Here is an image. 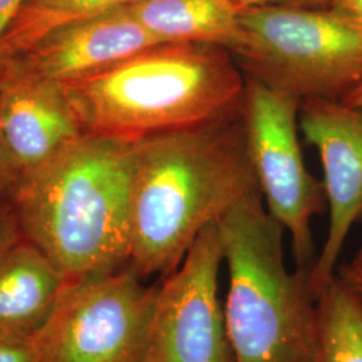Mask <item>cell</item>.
Instances as JSON below:
<instances>
[{
	"instance_id": "obj_1",
	"label": "cell",
	"mask_w": 362,
	"mask_h": 362,
	"mask_svg": "<svg viewBox=\"0 0 362 362\" xmlns=\"http://www.w3.org/2000/svg\"><path fill=\"white\" fill-rule=\"evenodd\" d=\"M254 191L242 115L133 141L130 156V266L167 276L197 236Z\"/></svg>"
},
{
	"instance_id": "obj_2",
	"label": "cell",
	"mask_w": 362,
	"mask_h": 362,
	"mask_svg": "<svg viewBox=\"0 0 362 362\" xmlns=\"http://www.w3.org/2000/svg\"><path fill=\"white\" fill-rule=\"evenodd\" d=\"M132 145L85 133L8 194L25 239L66 279L129 264Z\"/></svg>"
},
{
	"instance_id": "obj_3",
	"label": "cell",
	"mask_w": 362,
	"mask_h": 362,
	"mask_svg": "<svg viewBox=\"0 0 362 362\" xmlns=\"http://www.w3.org/2000/svg\"><path fill=\"white\" fill-rule=\"evenodd\" d=\"M86 133L136 141L240 113L246 74L207 43H156L62 86Z\"/></svg>"
},
{
	"instance_id": "obj_4",
	"label": "cell",
	"mask_w": 362,
	"mask_h": 362,
	"mask_svg": "<svg viewBox=\"0 0 362 362\" xmlns=\"http://www.w3.org/2000/svg\"><path fill=\"white\" fill-rule=\"evenodd\" d=\"M228 269L224 305L235 362H315L317 297L309 272H288L285 228L260 191L240 199L218 221Z\"/></svg>"
},
{
	"instance_id": "obj_5",
	"label": "cell",
	"mask_w": 362,
	"mask_h": 362,
	"mask_svg": "<svg viewBox=\"0 0 362 362\" xmlns=\"http://www.w3.org/2000/svg\"><path fill=\"white\" fill-rule=\"evenodd\" d=\"M245 74L305 100H344L362 85V23L332 7L240 8Z\"/></svg>"
},
{
	"instance_id": "obj_6",
	"label": "cell",
	"mask_w": 362,
	"mask_h": 362,
	"mask_svg": "<svg viewBox=\"0 0 362 362\" xmlns=\"http://www.w3.org/2000/svg\"><path fill=\"white\" fill-rule=\"evenodd\" d=\"M157 288L130 263L67 279L33 339L39 362H144Z\"/></svg>"
},
{
	"instance_id": "obj_7",
	"label": "cell",
	"mask_w": 362,
	"mask_h": 362,
	"mask_svg": "<svg viewBox=\"0 0 362 362\" xmlns=\"http://www.w3.org/2000/svg\"><path fill=\"white\" fill-rule=\"evenodd\" d=\"M300 103L246 74L240 115L259 191L270 215L291 238L297 270L310 272V223L322 208L325 188L303 161L298 140Z\"/></svg>"
},
{
	"instance_id": "obj_8",
	"label": "cell",
	"mask_w": 362,
	"mask_h": 362,
	"mask_svg": "<svg viewBox=\"0 0 362 362\" xmlns=\"http://www.w3.org/2000/svg\"><path fill=\"white\" fill-rule=\"evenodd\" d=\"M223 262L214 223L158 285L144 362H235L219 299Z\"/></svg>"
},
{
	"instance_id": "obj_9",
	"label": "cell",
	"mask_w": 362,
	"mask_h": 362,
	"mask_svg": "<svg viewBox=\"0 0 362 362\" xmlns=\"http://www.w3.org/2000/svg\"><path fill=\"white\" fill-rule=\"evenodd\" d=\"M299 128L318 151L330 211L324 248L309 272L317 297L336 276L342 247L362 215V107L341 100H305L299 107Z\"/></svg>"
},
{
	"instance_id": "obj_10",
	"label": "cell",
	"mask_w": 362,
	"mask_h": 362,
	"mask_svg": "<svg viewBox=\"0 0 362 362\" xmlns=\"http://www.w3.org/2000/svg\"><path fill=\"white\" fill-rule=\"evenodd\" d=\"M0 129L21 177L42 168L86 133L61 85L7 57L0 76Z\"/></svg>"
},
{
	"instance_id": "obj_11",
	"label": "cell",
	"mask_w": 362,
	"mask_h": 362,
	"mask_svg": "<svg viewBox=\"0 0 362 362\" xmlns=\"http://www.w3.org/2000/svg\"><path fill=\"white\" fill-rule=\"evenodd\" d=\"M156 43L127 7H119L58 27L8 57L27 71L65 86L100 74Z\"/></svg>"
},
{
	"instance_id": "obj_12",
	"label": "cell",
	"mask_w": 362,
	"mask_h": 362,
	"mask_svg": "<svg viewBox=\"0 0 362 362\" xmlns=\"http://www.w3.org/2000/svg\"><path fill=\"white\" fill-rule=\"evenodd\" d=\"M66 276L23 239L0 264V339L31 341L49 321Z\"/></svg>"
},
{
	"instance_id": "obj_13",
	"label": "cell",
	"mask_w": 362,
	"mask_h": 362,
	"mask_svg": "<svg viewBox=\"0 0 362 362\" xmlns=\"http://www.w3.org/2000/svg\"><path fill=\"white\" fill-rule=\"evenodd\" d=\"M125 7L157 43H207L236 57L246 42L233 0H136Z\"/></svg>"
},
{
	"instance_id": "obj_14",
	"label": "cell",
	"mask_w": 362,
	"mask_h": 362,
	"mask_svg": "<svg viewBox=\"0 0 362 362\" xmlns=\"http://www.w3.org/2000/svg\"><path fill=\"white\" fill-rule=\"evenodd\" d=\"M315 362H362V298L338 275L317 296Z\"/></svg>"
},
{
	"instance_id": "obj_15",
	"label": "cell",
	"mask_w": 362,
	"mask_h": 362,
	"mask_svg": "<svg viewBox=\"0 0 362 362\" xmlns=\"http://www.w3.org/2000/svg\"><path fill=\"white\" fill-rule=\"evenodd\" d=\"M136 0H25L0 39L7 55L23 52L58 27L129 6Z\"/></svg>"
},
{
	"instance_id": "obj_16",
	"label": "cell",
	"mask_w": 362,
	"mask_h": 362,
	"mask_svg": "<svg viewBox=\"0 0 362 362\" xmlns=\"http://www.w3.org/2000/svg\"><path fill=\"white\" fill-rule=\"evenodd\" d=\"M25 239L21 221L8 194H0V264Z\"/></svg>"
},
{
	"instance_id": "obj_17",
	"label": "cell",
	"mask_w": 362,
	"mask_h": 362,
	"mask_svg": "<svg viewBox=\"0 0 362 362\" xmlns=\"http://www.w3.org/2000/svg\"><path fill=\"white\" fill-rule=\"evenodd\" d=\"M0 362H39L34 341L0 339Z\"/></svg>"
},
{
	"instance_id": "obj_18",
	"label": "cell",
	"mask_w": 362,
	"mask_h": 362,
	"mask_svg": "<svg viewBox=\"0 0 362 362\" xmlns=\"http://www.w3.org/2000/svg\"><path fill=\"white\" fill-rule=\"evenodd\" d=\"M21 179L19 170L13 163V157L4 141L0 129V194H10Z\"/></svg>"
},
{
	"instance_id": "obj_19",
	"label": "cell",
	"mask_w": 362,
	"mask_h": 362,
	"mask_svg": "<svg viewBox=\"0 0 362 362\" xmlns=\"http://www.w3.org/2000/svg\"><path fill=\"white\" fill-rule=\"evenodd\" d=\"M240 8L267 4H297V6H311V7H327L332 0H233Z\"/></svg>"
},
{
	"instance_id": "obj_20",
	"label": "cell",
	"mask_w": 362,
	"mask_h": 362,
	"mask_svg": "<svg viewBox=\"0 0 362 362\" xmlns=\"http://www.w3.org/2000/svg\"><path fill=\"white\" fill-rule=\"evenodd\" d=\"M25 0H0V39L19 13Z\"/></svg>"
},
{
	"instance_id": "obj_21",
	"label": "cell",
	"mask_w": 362,
	"mask_h": 362,
	"mask_svg": "<svg viewBox=\"0 0 362 362\" xmlns=\"http://www.w3.org/2000/svg\"><path fill=\"white\" fill-rule=\"evenodd\" d=\"M338 276L362 298V264L349 263L339 270Z\"/></svg>"
},
{
	"instance_id": "obj_22",
	"label": "cell",
	"mask_w": 362,
	"mask_h": 362,
	"mask_svg": "<svg viewBox=\"0 0 362 362\" xmlns=\"http://www.w3.org/2000/svg\"><path fill=\"white\" fill-rule=\"evenodd\" d=\"M329 7L362 23V0H332Z\"/></svg>"
},
{
	"instance_id": "obj_23",
	"label": "cell",
	"mask_w": 362,
	"mask_h": 362,
	"mask_svg": "<svg viewBox=\"0 0 362 362\" xmlns=\"http://www.w3.org/2000/svg\"><path fill=\"white\" fill-rule=\"evenodd\" d=\"M344 103L356 106V107H362V85L357 88L356 90L351 91L346 98L342 100Z\"/></svg>"
},
{
	"instance_id": "obj_24",
	"label": "cell",
	"mask_w": 362,
	"mask_h": 362,
	"mask_svg": "<svg viewBox=\"0 0 362 362\" xmlns=\"http://www.w3.org/2000/svg\"><path fill=\"white\" fill-rule=\"evenodd\" d=\"M7 57H8V55L0 49V76H1V71H3V69H4V65H6Z\"/></svg>"
},
{
	"instance_id": "obj_25",
	"label": "cell",
	"mask_w": 362,
	"mask_h": 362,
	"mask_svg": "<svg viewBox=\"0 0 362 362\" xmlns=\"http://www.w3.org/2000/svg\"><path fill=\"white\" fill-rule=\"evenodd\" d=\"M351 263H356V264H362V247L360 248V251L357 252V255H356L354 259L351 260Z\"/></svg>"
}]
</instances>
